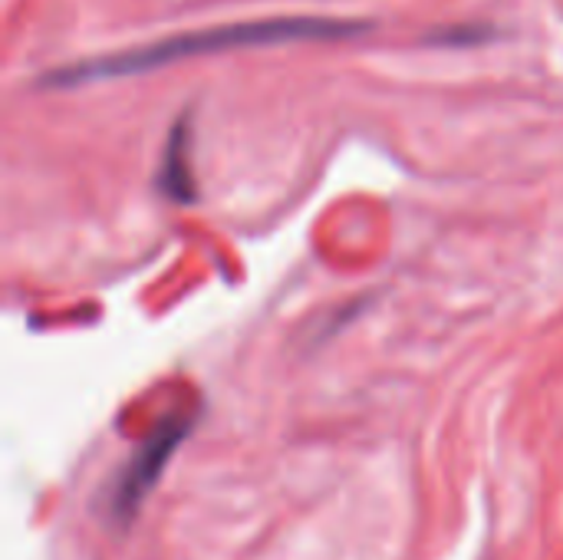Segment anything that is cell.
I'll use <instances>...</instances> for the list:
<instances>
[{
    "label": "cell",
    "instance_id": "cell-3",
    "mask_svg": "<svg viewBox=\"0 0 563 560\" xmlns=\"http://www.w3.org/2000/svg\"><path fill=\"white\" fill-rule=\"evenodd\" d=\"M191 149H195V125H191V112H181L165 139L162 149V162H158V175L155 185L165 198L178 201V205H191L198 198V185H195V168H191Z\"/></svg>",
    "mask_w": 563,
    "mask_h": 560
},
{
    "label": "cell",
    "instance_id": "cell-1",
    "mask_svg": "<svg viewBox=\"0 0 563 560\" xmlns=\"http://www.w3.org/2000/svg\"><path fill=\"white\" fill-rule=\"evenodd\" d=\"M369 30H373V23H366V20L310 17V13L214 23V26L185 30V33H172V36L148 40L139 46L96 53L86 59L53 66L40 76V86L73 89V86H86V83L152 73L158 66L181 63L191 56H214V53H228V50H254V46H280V43H310V40H346V36H363Z\"/></svg>",
    "mask_w": 563,
    "mask_h": 560
},
{
    "label": "cell",
    "instance_id": "cell-4",
    "mask_svg": "<svg viewBox=\"0 0 563 560\" xmlns=\"http://www.w3.org/2000/svg\"><path fill=\"white\" fill-rule=\"evenodd\" d=\"M485 36H495V30L492 26H465V30H442V33H432L429 36V43H442V46H459L455 40H465V46L468 43H478V40H485Z\"/></svg>",
    "mask_w": 563,
    "mask_h": 560
},
{
    "label": "cell",
    "instance_id": "cell-2",
    "mask_svg": "<svg viewBox=\"0 0 563 560\" xmlns=\"http://www.w3.org/2000/svg\"><path fill=\"white\" fill-rule=\"evenodd\" d=\"M191 429V419L178 416V419H168L162 422L135 452L132 459L119 469L112 488L106 492V512L115 525H129L135 515H139V505L145 502V495L155 488L158 475L165 472L172 452L178 449V442L188 436Z\"/></svg>",
    "mask_w": 563,
    "mask_h": 560
}]
</instances>
